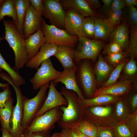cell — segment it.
Returning a JSON list of instances; mask_svg holds the SVG:
<instances>
[{
  "label": "cell",
  "mask_w": 137,
  "mask_h": 137,
  "mask_svg": "<svg viewBox=\"0 0 137 137\" xmlns=\"http://www.w3.org/2000/svg\"><path fill=\"white\" fill-rule=\"evenodd\" d=\"M5 40L12 49L15 55L14 69L18 72L28 61L25 39L21 36L12 22L3 20Z\"/></svg>",
  "instance_id": "cell-1"
},
{
  "label": "cell",
  "mask_w": 137,
  "mask_h": 137,
  "mask_svg": "<svg viewBox=\"0 0 137 137\" xmlns=\"http://www.w3.org/2000/svg\"><path fill=\"white\" fill-rule=\"evenodd\" d=\"M91 61L88 59L80 61L77 65L76 72L78 85L85 99L92 97L97 84Z\"/></svg>",
  "instance_id": "cell-2"
},
{
  "label": "cell",
  "mask_w": 137,
  "mask_h": 137,
  "mask_svg": "<svg viewBox=\"0 0 137 137\" xmlns=\"http://www.w3.org/2000/svg\"><path fill=\"white\" fill-rule=\"evenodd\" d=\"M50 82L40 88L37 95L32 98H28L23 96L21 126L24 131L29 126L42 106L46 98L47 91L49 88Z\"/></svg>",
  "instance_id": "cell-3"
},
{
  "label": "cell",
  "mask_w": 137,
  "mask_h": 137,
  "mask_svg": "<svg viewBox=\"0 0 137 137\" xmlns=\"http://www.w3.org/2000/svg\"><path fill=\"white\" fill-rule=\"evenodd\" d=\"M59 92L67 102L66 106L60 107L63 112L61 121L70 122L77 121L82 118L84 107L82 105L81 99L75 91L62 87Z\"/></svg>",
  "instance_id": "cell-4"
},
{
  "label": "cell",
  "mask_w": 137,
  "mask_h": 137,
  "mask_svg": "<svg viewBox=\"0 0 137 137\" xmlns=\"http://www.w3.org/2000/svg\"><path fill=\"white\" fill-rule=\"evenodd\" d=\"M77 48L75 49L74 61L77 65L81 60L88 59L95 62L104 46V40L79 37Z\"/></svg>",
  "instance_id": "cell-5"
},
{
  "label": "cell",
  "mask_w": 137,
  "mask_h": 137,
  "mask_svg": "<svg viewBox=\"0 0 137 137\" xmlns=\"http://www.w3.org/2000/svg\"><path fill=\"white\" fill-rule=\"evenodd\" d=\"M110 105L84 108L82 118L96 126L113 128L117 122Z\"/></svg>",
  "instance_id": "cell-6"
},
{
  "label": "cell",
  "mask_w": 137,
  "mask_h": 137,
  "mask_svg": "<svg viewBox=\"0 0 137 137\" xmlns=\"http://www.w3.org/2000/svg\"><path fill=\"white\" fill-rule=\"evenodd\" d=\"M41 27L44 34L45 43H53L58 46L67 45L74 48L78 41V37L71 35L65 29L47 24L43 19Z\"/></svg>",
  "instance_id": "cell-7"
},
{
  "label": "cell",
  "mask_w": 137,
  "mask_h": 137,
  "mask_svg": "<svg viewBox=\"0 0 137 137\" xmlns=\"http://www.w3.org/2000/svg\"><path fill=\"white\" fill-rule=\"evenodd\" d=\"M62 113L60 107L49 110L35 117L25 130L31 132H50L56 124L61 121Z\"/></svg>",
  "instance_id": "cell-8"
},
{
  "label": "cell",
  "mask_w": 137,
  "mask_h": 137,
  "mask_svg": "<svg viewBox=\"0 0 137 137\" xmlns=\"http://www.w3.org/2000/svg\"><path fill=\"white\" fill-rule=\"evenodd\" d=\"M3 80L7 81L14 88L16 95V102L14 106L10 120L11 134L13 137H22L24 131L21 126L23 117V97L22 92L19 88L14 83L10 76L5 75Z\"/></svg>",
  "instance_id": "cell-9"
},
{
  "label": "cell",
  "mask_w": 137,
  "mask_h": 137,
  "mask_svg": "<svg viewBox=\"0 0 137 137\" xmlns=\"http://www.w3.org/2000/svg\"><path fill=\"white\" fill-rule=\"evenodd\" d=\"M40 65L30 80L33 89L35 90L39 89L44 85L53 80L61 73V72L54 68L50 58L44 61Z\"/></svg>",
  "instance_id": "cell-10"
},
{
  "label": "cell",
  "mask_w": 137,
  "mask_h": 137,
  "mask_svg": "<svg viewBox=\"0 0 137 137\" xmlns=\"http://www.w3.org/2000/svg\"><path fill=\"white\" fill-rule=\"evenodd\" d=\"M66 13L58 0H43L42 15L48 19L52 25L57 27L65 28Z\"/></svg>",
  "instance_id": "cell-11"
},
{
  "label": "cell",
  "mask_w": 137,
  "mask_h": 137,
  "mask_svg": "<svg viewBox=\"0 0 137 137\" xmlns=\"http://www.w3.org/2000/svg\"><path fill=\"white\" fill-rule=\"evenodd\" d=\"M53 80L50 82L48 93L41 109L35 115V117L54 108L62 106H67V102L66 98L58 92Z\"/></svg>",
  "instance_id": "cell-12"
},
{
  "label": "cell",
  "mask_w": 137,
  "mask_h": 137,
  "mask_svg": "<svg viewBox=\"0 0 137 137\" xmlns=\"http://www.w3.org/2000/svg\"><path fill=\"white\" fill-rule=\"evenodd\" d=\"M42 20V17L38 14L30 4L27 9L23 24V32L25 40L40 28Z\"/></svg>",
  "instance_id": "cell-13"
},
{
  "label": "cell",
  "mask_w": 137,
  "mask_h": 137,
  "mask_svg": "<svg viewBox=\"0 0 137 137\" xmlns=\"http://www.w3.org/2000/svg\"><path fill=\"white\" fill-rule=\"evenodd\" d=\"M133 81L131 80H122L112 85L97 89L92 98L102 95L120 96L126 95L133 88Z\"/></svg>",
  "instance_id": "cell-14"
},
{
  "label": "cell",
  "mask_w": 137,
  "mask_h": 137,
  "mask_svg": "<svg viewBox=\"0 0 137 137\" xmlns=\"http://www.w3.org/2000/svg\"><path fill=\"white\" fill-rule=\"evenodd\" d=\"M77 68V65L72 69H64L59 76L53 81L56 85L58 82L61 83L66 89L75 92L80 98L83 99L85 98L78 86L76 78Z\"/></svg>",
  "instance_id": "cell-15"
},
{
  "label": "cell",
  "mask_w": 137,
  "mask_h": 137,
  "mask_svg": "<svg viewBox=\"0 0 137 137\" xmlns=\"http://www.w3.org/2000/svg\"><path fill=\"white\" fill-rule=\"evenodd\" d=\"M58 46L53 43H45L36 55L27 61L26 64V66L37 70L42 62L54 56Z\"/></svg>",
  "instance_id": "cell-16"
},
{
  "label": "cell",
  "mask_w": 137,
  "mask_h": 137,
  "mask_svg": "<svg viewBox=\"0 0 137 137\" xmlns=\"http://www.w3.org/2000/svg\"><path fill=\"white\" fill-rule=\"evenodd\" d=\"M25 41L29 60L36 55L41 47L45 43L41 27L33 34L29 35L25 40Z\"/></svg>",
  "instance_id": "cell-17"
},
{
  "label": "cell",
  "mask_w": 137,
  "mask_h": 137,
  "mask_svg": "<svg viewBox=\"0 0 137 137\" xmlns=\"http://www.w3.org/2000/svg\"><path fill=\"white\" fill-rule=\"evenodd\" d=\"M66 9L64 21L65 30L71 35L78 37L79 28L84 18L73 8Z\"/></svg>",
  "instance_id": "cell-18"
},
{
  "label": "cell",
  "mask_w": 137,
  "mask_h": 137,
  "mask_svg": "<svg viewBox=\"0 0 137 137\" xmlns=\"http://www.w3.org/2000/svg\"><path fill=\"white\" fill-rule=\"evenodd\" d=\"M57 124L58 126L61 128H75L87 136L90 137H97V126L83 118L72 122H66L60 121Z\"/></svg>",
  "instance_id": "cell-19"
},
{
  "label": "cell",
  "mask_w": 137,
  "mask_h": 137,
  "mask_svg": "<svg viewBox=\"0 0 137 137\" xmlns=\"http://www.w3.org/2000/svg\"><path fill=\"white\" fill-rule=\"evenodd\" d=\"M129 25L124 20L115 27L110 35V41H114L119 43L124 51H127L129 47Z\"/></svg>",
  "instance_id": "cell-20"
},
{
  "label": "cell",
  "mask_w": 137,
  "mask_h": 137,
  "mask_svg": "<svg viewBox=\"0 0 137 137\" xmlns=\"http://www.w3.org/2000/svg\"><path fill=\"white\" fill-rule=\"evenodd\" d=\"M75 49L65 45L58 46L54 56L59 60L64 69H70L75 67L74 58Z\"/></svg>",
  "instance_id": "cell-21"
},
{
  "label": "cell",
  "mask_w": 137,
  "mask_h": 137,
  "mask_svg": "<svg viewBox=\"0 0 137 137\" xmlns=\"http://www.w3.org/2000/svg\"><path fill=\"white\" fill-rule=\"evenodd\" d=\"M94 67L97 84L101 85L108 79L114 67L109 64L102 55L99 54Z\"/></svg>",
  "instance_id": "cell-22"
},
{
  "label": "cell",
  "mask_w": 137,
  "mask_h": 137,
  "mask_svg": "<svg viewBox=\"0 0 137 137\" xmlns=\"http://www.w3.org/2000/svg\"><path fill=\"white\" fill-rule=\"evenodd\" d=\"M62 4L63 8H73L79 13L83 17H95V13L86 0H62Z\"/></svg>",
  "instance_id": "cell-23"
},
{
  "label": "cell",
  "mask_w": 137,
  "mask_h": 137,
  "mask_svg": "<svg viewBox=\"0 0 137 137\" xmlns=\"http://www.w3.org/2000/svg\"><path fill=\"white\" fill-rule=\"evenodd\" d=\"M94 20L95 30L93 39L97 40H106L109 37L115 27L110 24L107 19L91 17Z\"/></svg>",
  "instance_id": "cell-24"
},
{
  "label": "cell",
  "mask_w": 137,
  "mask_h": 137,
  "mask_svg": "<svg viewBox=\"0 0 137 137\" xmlns=\"http://www.w3.org/2000/svg\"><path fill=\"white\" fill-rule=\"evenodd\" d=\"M122 98V96L102 95L89 99H81V101L82 106L85 108L104 105H110L115 104Z\"/></svg>",
  "instance_id": "cell-25"
},
{
  "label": "cell",
  "mask_w": 137,
  "mask_h": 137,
  "mask_svg": "<svg viewBox=\"0 0 137 137\" xmlns=\"http://www.w3.org/2000/svg\"><path fill=\"white\" fill-rule=\"evenodd\" d=\"M14 1L18 22L17 29L21 36L24 38L23 24L27 9L30 4V0H14Z\"/></svg>",
  "instance_id": "cell-26"
},
{
  "label": "cell",
  "mask_w": 137,
  "mask_h": 137,
  "mask_svg": "<svg viewBox=\"0 0 137 137\" xmlns=\"http://www.w3.org/2000/svg\"><path fill=\"white\" fill-rule=\"evenodd\" d=\"M4 36L0 38V44L1 41L4 39ZM0 68L5 71L12 79L14 84L17 86L25 84L26 81L18 73L12 68L6 61L0 53Z\"/></svg>",
  "instance_id": "cell-27"
},
{
  "label": "cell",
  "mask_w": 137,
  "mask_h": 137,
  "mask_svg": "<svg viewBox=\"0 0 137 137\" xmlns=\"http://www.w3.org/2000/svg\"><path fill=\"white\" fill-rule=\"evenodd\" d=\"M6 16L12 18V22L17 28L18 22L14 0H3L0 4V21Z\"/></svg>",
  "instance_id": "cell-28"
},
{
  "label": "cell",
  "mask_w": 137,
  "mask_h": 137,
  "mask_svg": "<svg viewBox=\"0 0 137 137\" xmlns=\"http://www.w3.org/2000/svg\"><path fill=\"white\" fill-rule=\"evenodd\" d=\"M115 104L114 114L117 122L124 120L129 114L131 113L126 98H122Z\"/></svg>",
  "instance_id": "cell-29"
},
{
  "label": "cell",
  "mask_w": 137,
  "mask_h": 137,
  "mask_svg": "<svg viewBox=\"0 0 137 137\" xmlns=\"http://www.w3.org/2000/svg\"><path fill=\"white\" fill-rule=\"evenodd\" d=\"M13 104V100L12 98L6 106L0 110L1 127H5L10 133L11 131L10 122L14 107Z\"/></svg>",
  "instance_id": "cell-30"
},
{
  "label": "cell",
  "mask_w": 137,
  "mask_h": 137,
  "mask_svg": "<svg viewBox=\"0 0 137 137\" xmlns=\"http://www.w3.org/2000/svg\"><path fill=\"white\" fill-rule=\"evenodd\" d=\"M95 23L91 17L84 18L78 30V37H83L90 39L93 38L95 32Z\"/></svg>",
  "instance_id": "cell-31"
},
{
  "label": "cell",
  "mask_w": 137,
  "mask_h": 137,
  "mask_svg": "<svg viewBox=\"0 0 137 137\" xmlns=\"http://www.w3.org/2000/svg\"><path fill=\"white\" fill-rule=\"evenodd\" d=\"M129 60L125 58L116 66L107 80L101 85V87L109 86L117 83L124 66Z\"/></svg>",
  "instance_id": "cell-32"
},
{
  "label": "cell",
  "mask_w": 137,
  "mask_h": 137,
  "mask_svg": "<svg viewBox=\"0 0 137 137\" xmlns=\"http://www.w3.org/2000/svg\"><path fill=\"white\" fill-rule=\"evenodd\" d=\"M122 70L125 79L133 80L136 78L137 73L136 63L135 58L132 56L124 66Z\"/></svg>",
  "instance_id": "cell-33"
},
{
  "label": "cell",
  "mask_w": 137,
  "mask_h": 137,
  "mask_svg": "<svg viewBox=\"0 0 137 137\" xmlns=\"http://www.w3.org/2000/svg\"><path fill=\"white\" fill-rule=\"evenodd\" d=\"M130 33L129 47L127 52L131 56L135 58L137 56V25L131 26Z\"/></svg>",
  "instance_id": "cell-34"
},
{
  "label": "cell",
  "mask_w": 137,
  "mask_h": 137,
  "mask_svg": "<svg viewBox=\"0 0 137 137\" xmlns=\"http://www.w3.org/2000/svg\"><path fill=\"white\" fill-rule=\"evenodd\" d=\"M113 130L116 137H134L130 131L124 120L116 122L113 127Z\"/></svg>",
  "instance_id": "cell-35"
},
{
  "label": "cell",
  "mask_w": 137,
  "mask_h": 137,
  "mask_svg": "<svg viewBox=\"0 0 137 137\" xmlns=\"http://www.w3.org/2000/svg\"><path fill=\"white\" fill-rule=\"evenodd\" d=\"M127 51L113 53L106 55L104 58L107 62L114 67L126 58L127 54Z\"/></svg>",
  "instance_id": "cell-36"
},
{
  "label": "cell",
  "mask_w": 137,
  "mask_h": 137,
  "mask_svg": "<svg viewBox=\"0 0 137 137\" xmlns=\"http://www.w3.org/2000/svg\"><path fill=\"white\" fill-rule=\"evenodd\" d=\"M131 132L134 135L137 133V109L129 114L124 120Z\"/></svg>",
  "instance_id": "cell-37"
},
{
  "label": "cell",
  "mask_w": 137,
  "mask_h": 137,
  "mask_svg": "<svg viewBox=\"0 0 137 137\" xmlns=\"http://www.w3.org/2000/svg\"><path fill=\"white\" fill-rule=\"evenodd\" d=\"M103 53L106 55L125 52L121 46L117 42L112 41L104 46Z\"/></svg>",
  "instance_id": "cell-38"
},
{
  "label": "cell",
  "mask_w": 137,
  "mask_h": 137,
  "mask_svg": "<svg viewBox=\"0 0 137 137\" xmlns=\"http://www.w3.org/2000/svg\"><path fill=\"white\" fill-rule=\"evenodd\" d=\"M123 13L122 9L115 10L110 13L107 19L112 26L115 27L120 24Z\"/></svg>",
  "instance_id": "cell-39"
},
{
  "label": "cell",
  "mask_w": 137,
  "mask_h": 137,
  "mask_svg": "<svg viewBox=\"0 0 137 137\" xmlns=\"http://www.w3.org/2000/svg\"><path fill=\"white\" fill-rule=\"evenodd\" d=\"M4 89L3 91L0 92V110L5 107L12 98L9 87H8Z\"/></svg>",
  "instance_id": "cell-40"
},
{
  "label": "cell",
  "mask_w": 137,
  "mask_h": 137,
  "mask_svg": "<svg viewBox=\"0 0 137 137\" xmlns=\"http://www.w3.org/2000/svg\"><path fill=\"white\" fill-rule=\"evenodd\" d=\"M97 137H113V128L103 126H96Z\"/></svg>",
  "instance_id": "cell-41"
},
{
  "label": "cell",
  "mask_w": 137,
  "mask_h": 137,
  "mask_svg": "<svg viewBox=\"0 0 137 137\" xmlns=\"http://www.w3.org/2000/svg\"><path fill=\"white\" fill-rule=\"evenodd\" d=\"M50 132H31L25 130L22 137H50Z\"/></svg>",
  "instance_id": "cell-42"
},
{
  "label": "cell",
  "mask_w": 137,
  "mask_h": 137,
  "mask_svg": "<svg viewBox=\"0 0 137 137\" xmlns=\"http://www.w3.org/2000/svg\"><path fill=\"white\" fill-rule=\"evenodd\" d=\"M30 4L38 14L42 17L43 9V0H30Z\"/></svg>",
  "instance_id": "cell-43"
},
{
  "label": "cell",
  "mask_w": 137,
  "mask_h": 137,
  "mask_svg": "<svg viewBox=\"0 0 137 137\" xmlns=\"http://www.w3.org/2000/svg\"><path fill=\"white\" fill-rule=\"evenodd\" d=\"M129 18L131 26L137 25V9L134 6L129 7Z\"/></svg>",
  "instance_id": "cell-44"
},
{
  "label": "cell",
  "mask_w": 137,
  "mask_h": 137,
  "mask_svg": "<svg viewBox=\"0 0 137 137\" xmlns=\"http://www.w3.org/2000/svg\"><path fill=\"white\" fill-rule=\"evenodd\" d=\"M125 5L124 0H113L108 15L115 10L122 9L124 7Z\"/></svg>",
  "instance_id": "cell-45"
},
{
  "label": "cell",
  "mask_w": 137,
  "mask_h": 137,
  "mask_svg": "<svg viewBox=\"0 0 137 137\" xmlns=\"http://www.w3.org/2000/svg\"><path fill=\"white\" fill-rule=\"evenodd\" d=\"M131 112H134L137 109V94L135 93L130 96L129 100L127 99Z\"/></svg>",
  "instance_id": "cell-46"
},
{
  "label": "cell",
  "mask_w": 137,
  "mask_h": 137,
  "mask_svg": "<svg viewBox=\"0 0 137 137\" xmlns=\"http://www.w3.org/2000/svg\"><path fill=\"white\" fill-rule=\"evenodd\" d=\"M63 137H79L72 128H62L60 132Z\"/></svg>",
  "instance_id": "cell-47"
},
{
  "label": "cell",
  "mask_w": 137,
  "mask_h": 137,
  "mask_svg": "<svg viewBox=\"0 0 137 137\" xmlns=\"http://www.w3.org/2000/svg\"><path fill=\"white\" fill-rule=\"evenodd\" d=\"M93 9L100 8L101 6L100 1L98 0H86Z\"/></svg>",
  "instance_id": "cell-48"
},
{
  "label": "cell",
  "mask_w": 137,
  "mask_h": 137,
  "mask_svg": "<svg viewBox=\"0 0 137 137\" xmlns=\"http://www.w3.org/2000/svg\"><path fill=\"white\" fill-rule=\"evenodd\" d=\"M113 0H102L103 4V8L108 15Z\"/></svg>",
  "instance_id": "cell-49"
},
{
  "label": "cell",
  "mask_w": 137,
  "mask_h": 137,
  "mask_svg": "<svg viewBox=\"0 0 137 137\" xmlns=\"http://www.w3.org/2000/svg\"><path fill=\"white\" fill-rule=\"evenodd\" d=\"M1 130L2 132V137H13L5 127H1Z\"/></svg>",
  "instance_id": "cell-50"
},
{
  "label": "cell",
  "mask_w": 137,
  "mask_h": 137,
  "mask_svg": "<svg viewBox=\"0 0 137 137\" xmlns=\"http://www.w3.org/2000/svg\"><path fill=\"white\" fill-rule=\"evenodd\" d=\"M125 4L129 7L137 6V0H125Z\"/></svg>",
  "instance_id": "cell-51"
},
{
  "label": "cell",
  "mask_w": 137,
  "mask_h": 137,
  "mask_svg": "<svg viewBox=\"0 0 137 137\" xmlns=\"http://www.w3.org/2000/svg\"><path fill=\"white\" fill-rule=\"evenodd\" d=\"M71 128L74 130L79 137H90L83 134L76 128L73 127Z\"/></svg>",
  "instance_id": "cell-52"
},
{
  "label": "cell",
  "mask_w": 137,
  "mask_h": 137,
  "mask_svg": "<svg viewBox=\"0 0 137 137\" xmlns=\"http://www.w3.org/2000/svg\"><path fill=\"white\" fill-rule=\"evenodd\" d=\"M50 137H63L61 132H57L54 133Z\"/></svg>",
  "instance_id": "cell-53"
},
{
  "label": "cell",
  "mask_w": 137,
  "mask_h": 137,
  "mask_svg": "<svg viewBox=\"0 0 137 137\" xmlns=\"http://www.w3.org/2000/svg\"><path fill=\"white\" fill-rule=\"evenodd\" d=\"M2 70L0 68V72H1ZM9 84L8 83H4L0 82V88H6L9 87Z\"/></svg>",
  "instance_id": "cell-54"
}]
</instances>
